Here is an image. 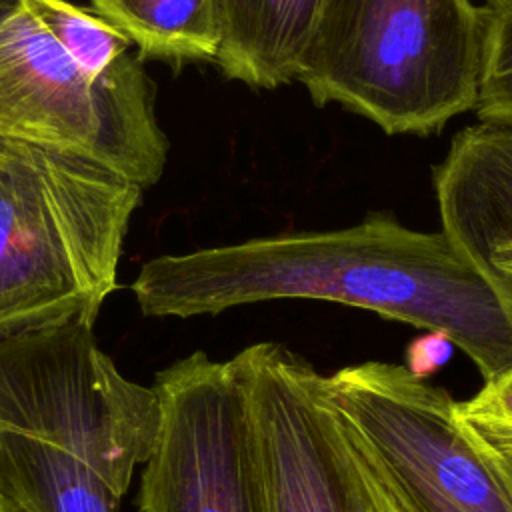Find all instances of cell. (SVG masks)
Masks as SVG:
<instances>
[{"instance_id":"obj_3","label":"cell","mask_w":512,"mask_h":512,"mask_svg":"<svg viewBox=\"0 0 512 512\" xmlns=\"http://www.w3.org/2000/svg\"><path fill=\"white\" fill-rule=\"evenodd\" d=\"M142 190L88 158L0 136V338L94 326Z\"/></svg>"},{"instance_id":"obj_11","label":"cell","mask_w":512,"mask_h":512,"mask_svg":"<svg viewBox=\"0 0 512 512\" xmlns=\"http://www.w3.org/2000/svg\"><path fill=\"white\" fill-rule=\"evenodd\" d=\"M96 16L138 46V58L172 64L216 62L218 0H90Z\"/></svg>"},{"instance_id":"obj_12","label":"cell","mask_w":512,"mask_h":512,"mask_svg":"<svg viewBox=\"0 0 512 512\" xmlns=\"http://www.w3.org/2000/svg\"><path fill=\"white\" fill-rule=\"evenodd\" d=\"M26 2L48 34L90 80L106 76L132 46L112 24L68 0Z\"/></svg>"},{"instance_id":"obj_1","label":"cell","mask_w":512,"mask_h":512,"mask_svg":"<svg viewBox=\"0 0 512 512\" xmlns=\"http://www.w3.org/2000/svg\"><path fill=\"white\" fill-rule=\"evenodd\" d=\"M146 316L192 318L270 300H326L446 336L484 382L512 370V312L442 232L394 216L284 232L148 260L132 282Z\"/></svg>"},{"instance_id":"obj_17","label":"cell","mask_w":512,"mask_h":512,"mask_svg":"<svg viewBox=\"0 0 512 512\" xmlns=\"http://www.w3.org/2000/svg\"><path fill=\"white\" fill-rule=\"evenodd\" d=\"M506 460H508V462H512V458H506Z\"/></svg>"},{"instance_id":"obj_5","label":"cell","mask_w":512,"mask_h":512,"mask_svg":"<svg viewBox=\"0 0 512 512\" xmlns=\"http://www.w3.org/2000/svg\"><path fill=\"white\" fill-rule=\"evenodd\" d=\"M0 136L88 158L142 188L168 156L142 60L124 54L90 80L26 0H0Z\"/></svg>"},{"instance_id":"obj_14","label":"cell","mask_w":512,"mask_h":512,"mask_svg":"<svg viewBox=\"0 0 512 512\" xmlns=\"http://www.w3.org/2000/svg\"><path fill=\"white\" fill-rule=\"evenodd\" d=\"M460 418L502 458H512V370L484 382L464 402H458Z\"/></svg>"},{"instance_id":"obj_9","label":"cell","mask_w":512,"mask_h":512,"mask_svg":"<svg viewBox=\"0 0 512 512\" xmlns=\"http://www.w3.org/2000/svg\"><path fill=\"white\" fill-rule=\"evenodd\" d=\"M432 184L442 232L512 312V120L460 130Z\"/></svg>"},{"instance_id":"obj_7","label":"cell","mask_w":512,"mask_h":512,"mask_svg":"<svg viewBox=\"0 0 512 512\" xmlns=\"http://www.w3.org/2000/svg\"><path fill=\"white\" fill-rule=\"evenodd\" d=\"M232 360L248 394L270 512H410L302 354L256 342Z\"/></svg>"},{"instance_id":"obj_10","label":"cell","mask_w":512,"mask_h":512,"mask_svg":"<svg viewBox=\"0 0 512 512\" xmlns=\"http://www.w3.org/2000/svg\"><path fill=\"white\" fill-rule=\"evenodd\" d=\"M322 2L218 0L222 74L268 90L294 80Z\"/></svg>"},{"instance_id":"obj_2","label":"cell","mask_w":512,"mask_h":512,"mask_svg":"<svg viewBox=\"0 0 512 512\" xmlns=\"http://www.w3.org/2000/svg\"><path fill=\"white\" fill-rule=\"evenodd\" d=\"M92 328L0 338V500L12 512H118L154 452L158 396L120 374Z\"/></svg>"},{"instance_id":"obj_15","label":"cell","mask_w":512,"mask_h":512,"mask_svg":"<svg viewBox=\"0 0 512 512\" xmlns=\"http://www.w3.org/2000/svg\"><path fill=\"white\" fill-rule=\"evenodd\" d=\"M452 348L454 346L446 336L438 332H428L426 336L412 342L408 350L406 366L420 376H428V372H432L436 366H440L448 358Z\"/></svg>"},{"instance_id":"obj_13","label":"cell","mask_w":512,"mask_h":512,"mask_svg":"<svg viewBox=\"0 0 512 512\" xmlns=\"http://www.w3.org/2000/svg\"><path fill=\"white\" fill-rule=\"evenodd\" d=\"M476 114L512 120V0H484Z\"/></svg>"},{"instance_id":"obj_4","label":"cell","mask_w":512,"mask_h":512,"mask_svg":"<svg viewBox=\"0 0 512 512\" xmlns=\"http://www.w3.org/2000/svg\"><path fill=\"white\" fill-rule=\"evenodd\" d=\"M480 54L470 0H324L296 80L316 106L426 136L476 106Z\"/></svg>"},{"instance_id":"obj_8","label":"cell","mask_w":512,"mask_h":512,"mask_svg":"<svg viewBox=\"0 0 512 512\" xmlns=\"http://www.w3.org/2000/svg\"><path fill=\"white\" fill-rule=\"evenodd\" d=\"M160 432L140 512H270L248 394L234 360L196 350L156 372Z\"/></svg>"},{"instance_id":"obj_16","label":"cell","mask_w":512,"mask_h":512,"mask_svg":"<svg viewBox=\"0 0 512 512\" xmlns=\"http://www.w3.org/2000/svg\"><path fill=\"white\" fill-rule=\"evenodd\" d=\"M0 512H12V510H10V508L0 500Z\"/></svg>"},{"instance_id":"obj_6","label":"cell","mask_w":512,"mask_h":512,"mask_svg":"<svg viewBox=\"0 0 512 512\" xmlns=\"http://www.w3.org/2000/svg\"><path fill=\"white\" fill-rule=\"evenodd\" d=\"M324 390L410 512H512V462L468 428L442 386L368 360L324 374Z\"/></svg>"}]
</instances>
